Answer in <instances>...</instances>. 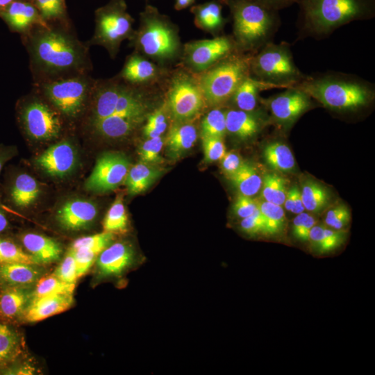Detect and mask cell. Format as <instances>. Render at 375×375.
Returning a JSON list of instances; mask_svg holds the SVG:
<instances>
[{"mask_svg":"<svg viewBox=\"0 0 375 375\" xmlns=\"http://www.w3.org/2000/svg\"><path fill=\"white\" fill-rule=\"evenodd\" d=\"M326 109L342 115L369 108L375 99V85L356 74L327 71L307 75L297 86Z\"/></svg>","mask_w":375,"mask_h":375,"instance_id":"obj_1","label":"cell"},{"mask_svg":"<svg viewBox=\"0 0 375 375\" xmlns=\"http://www.w3.org/2000/svg\"><path fill=\"white\" fill-rule=\"evenodd\" d=\"M29 32L31 62L42 75L54 80L85 69L87 49L74 36L50 25Z\"/></svg>","mask_w":375,"mask_h":375,"instance_id":"obj_2","label":"cell"},{"mask_svg":"<svg viewBox=\"0 0 375 375\" xmlns=\"http://www.w3.org/2000/svg\"><path fill=\"white\" fill-rule=\"evenodd\" d=\"M298 39L322 40L338 28L375 17V0H299Z\"/></svg>","mask_w":375,"mask_h":375,"instance_id":"obj_3","label":"cell"},{"mask_svg":"<svg viewBox=\"0 0 375 375\" xmlns=\"http://www.w3.org/2000/svg\"><path fill=\"white\" fill-rule=\"evenodd\" d=\"M233 20V38L237 50L255 53L272 42L281 20L279 12L253 0H228Z\"/></svg>","mask_w":375,"mask_h":375,"instance_id":"obj_4","label":"cell"},{"mask_svg":"<svg viewBox=\"0 0 375 375\" xmlns=\"http://www.w3.org/2000/svg\"><path fill=\"white\" fill-rule=\"evenodd\" d=\"M130 40L138 53L158 65L170 62L182 53L176 26L151 5L140 13L139 27Z\"/></svg>","mask_w":375,"mask_h":375,"instance_id":"obj_5","label":"cell"},{"mask_svg":"<svg viewBox=\"0 0 375 375\" xmlns=\"http://www.w3.org/2000/svg\"><path fill=\"white\" fill-rule=\"evenodd\" d=\"M253 54L236 51L201 73L198 81L208 106L220 108L228 103L237 88L250 76Z\"/></svg>","mask_w":375,"mask_h":375,"instance_id":"obj_6","label":"cell"},{"mask_svg":"<svg viewBox=\"0 0 375 375\" xmlns=\"http://www.w3.org/2000/svg\"><path fill=\"white\" fill-rule=\"evenodd\" d=\"M250 76L285 89L297 86L307 76L296 65L291 46L285 41L269 42L255 53L250 62Z\"/></svg>","mask_w":375,"mask_h":375,"instance_id":"obj_7","label":"cell"},{"mask_svg":"<svg viewBox=\"0 0 375 375\" xmlns=\"http://www.w3.org/2000/svg\"><path fill=\"white\" fill-rule=\"evenodd\" d=\"M95 31L91 44L102 46L115 58L122 42L131 39L134 19L124 0H110L95 12Z\"/></svg>","mask_w":375,"mask_h":375,"instance_id":"obj_8","label":"cell"},{"mask_svg":"<svg viewBox=\"0 0 375 375\" xmlns=\"http://www.w3.org/2000/svg\"><path fill=\"white\" fill-rule=\"evenodd\" d=\"M93 85L86 77L79 74L49 80L41 88L57 110L68 117H76L83 110Z\"/></svg>","mask_w":375,"mask_h":375,"instance_id":"obj_9","label":"cell"},{"mask_svg":"<svg viewBox=\"0 0 375 375\" xmlns=\"http://www.w3.org/2000/svg\"><path fill=\"white\" fill-rule=\"evenodd\" d=\"M205 102L198 79L185 72H178L173 76L167 92V108L176 122L194 117Z\"/></svg>","mask_w":375,"mask_h":375,"instance_id":"obj_10","label":"cell"},{"mask_svg":"<svg viewBox=\"0 0 375 375\" xmlns=\"http://www.w3.org/2000/svg\"><path fill=\"white\" fill-rule=\"evenodd\" d=\"M236 51L232 36H216L186 43L182 58L190 71L201 74Z\"/></svg>","mask_w":375,"mask_h":375,"instance_id":"obj_11","label":"cell"},{"mask_svg":"<svg viewBox=\"0 0 375 375\" xmlns=\"http://www.w3.org/2000/svg\"><path fill=\"white\" fill-rule=\"evenodd\" d=\"M315 101L308 93L297 87H291L260 103L269 110L271 119L283 127H290L303 113L313 108Z\"/></svg>","mask_w":375,"mask_h":375,"instance_id":"obj_12","label":"cell"},{"mask_svg":"<svg viewBox=\"0 0 375 375\" xmlns=\"http://www.w3.org/2000/svg\"><path fill=\"white\" fill-rule=\"evenodd\" d=\"M130 169L127 157L117 152H108L100 156L85 183L86 190L94 192H106L116 189L122 183Z\"/></svg>","mask_w":375,"mask_h":375,"instance_id":"obj_13","label":"cell"},{"mask_svg":"<svg viewBox=\"0 0 375 375\" xmlns=\"http://www.w3.org/2000/svg\"><path fill=\"white\" fill-rule=\"evenodd\" d=\"M20 120L26 134L35 140H49L61 130L58 114L44 102L33 99L21 108Z\"/></svg>","mask_w":375,"mask_h":375,"instance_id":"obj_14","label":"cell"},{"mask_svg":"<svg viewBox=\"0 0 375 375\" xmlns=\"http://www.w3.org/2000/svg\"><path fill=\"white\" fill-rule=\"evenodd\" d=\"M77 154L68 141L59 142L41 153L35 160L39 167L52 177L62 178L74 169Z\"/></svg>","mask_w":375,"mask_h":375,"instance_id":"obj_15","label":"cell"},{"mask_svg":"<svg viewBox=\"0 0 375 375\" xmlns=\"http://www.w3.org/2000/svg\"><path fill=\"white\" fill-rule=\"evenodd\" d=\"M134 258V251L130 244L115 242L98 255L96 272L100 278L119 276L132 265Z\"/></svg>","mask_w":375,"mask_h":375,"instance_id":"obj_16","label":"cell"},{"mask_svg":"<svg viewBox=\"0 0 375 375\" xmlns=\"http://www.w3.org/2000/svg\"><path fill=\"white\" fill-rule=\"evenodd\" d=\"M97 214V207L93 202L84 199H72L60 207L56 219L62 228L76 231L91 226Z\"/></svg>","mask_w":375,"mask_h":375,"instance_id":"obj_17","label":"cell"},{"mask_svg":"<svg viewBox=\"0 0 375 375\" xmlns=\"http://www.w3.org/2000/svg\"><path fill=\"white\" fill-rule=\"evenodd\" d=\"M0 17L12 30L19 33H28L37 26H49L32 1H14L0 10Z\"/></svg>","mask_w":375,"mask_h":375,"instance_id":"obj_18","label":"cell"},{"mask_svg":"<svg viewBox=\"0 0 375 375\" xmlns=\"http://www.w3.org/2000/svg\"><path fill=\"white\" fill-rule=\"evenodd\" d=\"M72 294L47 295L31 299L23 313L20 323H32L42 321L55 315L65 312L74 304Z\"/></svg>","mask_w":375,"mask_h":375,"instance_id":"obj_19","label":"cell"},{"mask_svg":"<svg viewBox=\"0 0 375 375\" xmlns=\"http://www.w3.org/2000/svg\"><path fill=\"white\" fill-rule=\"evenodd\" d=\"M164 69L158 64L136 52L127 58L119 76L131 85L142 86L159 80L165 74Z\"/></svg>","mask_w":375,"mask_h":375,"instance_id":"obj_20","label":"cell"},{"mask_svg":"<svg viewBox=\"0 0 375 375\" xmlns=\"http://www.w3.org/2000/svg\"><path fill=\"white\" fill-rule=\"evenodd\" d=\"M225 113L226 133L241 140L255 137L267 122L257 109L247 112L231 108L226 110Z\"/></svg>","mask_w":375,"mask_h":375,"instance_id":"obj_21","label":"cell"},{"mask_svg":"<svg viewBox=\"0 0 375 375\" xmlns=\"http://www.w3.org/2000/svg\"><path fill=\"white\" fill-rule=\"evenodd\" d=\"M42 265L22 262L0 263V288L33 289L44 275Z\"/></svg>","mask_w":375,"mask_h":375,"instance_id":"obj_22","label":"cell"},{"mask_svg":"<svg viewBox=\"0 0 375 375\" xmlns=\"http://www.w3.org/2000/svg\"><path fill=\"white\" fill-rule=\"evenodd\" d=\"M31 290L16 287L0 288V322L14 325L20 323L31 299Z\"/></svg>","mask_w":375,"mask_h":375,"instance_id":"obj_23","label":"cell"},{"mask_svg":"<svg viewBox=\"0 0 375 375\" xmlns=\"http://www.w3.org/2000/svg\"><path fill=\"white\" fill-rule=\"evenodd\" d=\"M19 239L26 252L40 265L55 262L61 258L62 247L53 238L39 233H26L22 234Z\"/></svg>","mask_w":375,"mask_h":375,"instance_id":"obj_24","label":"cell"},{"mask_svg":"<svg viewBox=\"0 0 375 375\" xmlns=\"http://www.w3.org/2000/svg\"><path fill=\"white\" fill-rule=\"evenodd\" d=\"M24 334L15 325L0 322V370L24 358Z\"/></svg>","mask_w":375,"mask_h":375,"instance_id":"obj_25","label":"cell"},{"mask_svg":"<svg viewBox=\"0 0 375 375\" xmlns=\"http://www.w3.org/2000/svg\"><path fill=\"white\" fill-rule=\"evenodd\" d=\"M222 4L216 0L191 6L196 26L214 35L224 28L227 19L222 15Z\"/></svg>","mask_w":375,"mask_h":375,"instance_id":"obj_26","label":"cell"},{"mask_svg":"<svg viewBox=\"0 0 375 375\" xmlns=\"http://www.w3.org/2000/svg\"><path fill=\"white\" fill-rule=\"evenodd\" d=\"M40 189L38 181L26 173L15 175L8 187V194L11 203L19 208L32 205L38 198Z\"/></svg>","mask_w":375,"mask_h":375,"instance_id":"obj_27","label":"cell"},{"mask_svg":"<svg viewBox=\"0 0 375 375\" xmlns=\"http://www.w3.org/2000/svg\"><path fill=\"white\" fill-rule=\"evenodd\" d=\"M274 88L276 87L249 76L237 88L228 102H231L235 109L251 112L257 109L260 103V92Z\"/></svg>","mask_w":375,"mask_h":375,"instance_id":"obj_28","label":"cell"},{"mask_svg":"<svg viewBox=\"0 0 375 375\" xmlns=\"http://www.w3.org/2000/svg\"><path fill=\"white\" fill-rule=\"evenodd\" d=\"M197 139L195 126L185 122H177L169 129L167 140L169 155L174 158L182 156L190 149Z\"/></svg>","mask_w":375,"mask_h":375,"instance_id":"obj_29","label":"cell"},{"mask_svg":"<svg viewBox=\"0 0 375 375\" xmlns=\"http://www.w3.org/2000/svg\"><path fill=\"white\" fill-rule=\"evenodd\" d=\"M146 119L120 117H108L90 123L98 135L110 139H119L129 135Z\"/></svg>","mask_w":375,"mask_h":375,"instance_id":"obj_30","label":"cell"},{"mask_svg":"<svg viewBox=\"0 0 375 375\" xmlns=\"http://www.w3.org/2000/svg\"><path fill=\"white\" fill-rule=\"evenodd\" d=\"M153 165L140 162L130 167L124 180L130 194L144 192L161 175L163 170Z\"/></svg>","mask_w":375,"mask_h":375,"instance_id":"obj_31","label":"cell"},{"mask_svg":"<svg viewBox=\"0 0 375 375\" xmlns=\"http://www.w3.org/2000/svg\"><path fill=\"white\" fill-rule=\"evenodd\" d=\"M344 240V230H335L324 224H316L309 233L308 242L312 251L324 254L338 248Z\"/></svg>","mask_w":375,"mask_h":375,"instance_id":"obj_32","label":"cell"},{"mask_svg":"<svg viewBox=\"0 0 375 375\" xmlns=\"http://www.w3.org/2000/svg\"><path fill=\"white\" fill-rule=\"evenodd\" d=\"M228 178L240 194L250 197L258 193L262 183V178L257 170L244 162Z\"/></svg>","mask_w":375,"mask_h":375,"instance_id":"obj_33","label":"cell"},{"mask_svg":"<svg viewBox=\"0 0 375 375\" xmlns=\"http://www.w3.org/2000/svg\"><path fill=\"white\" fill-rule=\"evenodd\" d=\"M263 156L269 166L276 171L290 172L295 166L294 158L290 149L279 141L266 144Z\"/></svg>","mask_w":375,"mask_h":375,"instance_id":"obj_34","label":"cell"},{"mask_svg":"<svg viewBox=\"0 0 375 375\" xmlns=\"http://www.w3.org/2000/svg\"><path fill=\"white\" fill-rule=\"evenodd\" d=\"M300 192L305 210L310 212H322L331 201L330 192L316 181H305Z\"/></svg>","mask_w":375,"mask_h":375,"instance_id":"obj_35","label":"cell"},{"mask_svg":"<svg viewBox=\"0 0 375 375\" xmlns=\"http://www.w3.org/2000/svg\"><path fill=\"white\" fill-rule=\"evenodd\" d=\"M258 209L264 219L267 235H276L283 231L286 218L282 206L262 200L258 201Z\"/></svg>","mask_w":375,"mask_h":375,"instance_id":"obj_36","label":"cell"},{"mask_svg":"<svg viewBox=\"0 0 375 375\" xmlns=\"http://www.w3.org/2000/svg\"><path fill=\"white\" fill-rule=\"evenodd\" d=\"M75 285L65 283L53 274L47 276L44 275L32 289L31 299L51 294H74Z\"/></svg>","mask_w":375,"mask_h":375,"instance_id":"obj_37","label":"cell"},{"mask_svg":"<svg viewBox=\"0 0 375 375\" xmlns=\"http://www.w3.org/2000/svg\"><path fill=\"white\" fill-rule=\"evenodd\" d=\"M285 180L276 174H268L262 178L261 196L264 201L282 206L287 194Z\"/></svg>","mask_w":375,"mask_h":375,"instance_id":"obj_38","label":"cell"},{"mask_svg":"<svg viewBox=\"0 0 375 375\" xmlns=\"http://www.w3.org/2000/svg\"><path fill=\"white\" fill-rule=\"evenodd\" d=\"M103 231L122 233L128 227V217L122 196L117 197L108 210L103 222Z\"/></svg>","mask_w":375,"mask_h":375,"instance_id":"obj_39","label":"cell"},{"mask_svg":"<svg viewBox=\"0 0 375 375\" xmlns=\"http://www.w3.org/2000/svg\"><path fill=\"white\" fill-rule=\"evenodd\" d=\"M226 110L214 108L204 117L201 124V138H224L226 133Z\"/></svg>","mask_w":375,"mask_h":375,"instance_id":"obj_40","label":"cell"},{"mask_svg":"<svg viewBox=\"0 0 375 375\" xmlns=\"http://www.w3.org/2000/svg\"><path fill=\"white\" fill-rule=\"evenodd\" d=\"M13 262L38 265L31 254L12 240L0 238V263Z\"/></svg>","mask_w":375,"mask_h":375,"instance_id":"obj_41","label":"cell"},{"mask_svg":"<svg viewBox=\"0 0 375 375\" xmlns=\"http://www.w3.org/2000/svg\"><path fill=\"white\" fill-rule=\"evenodd\" d=\"M113 233L103 231L100 233L79 238L74 241L71 249H86L99 255L104 249L112 244Z\"/></svg>","mask_w":375,"mask_h":375,"instance_id":"obj_42","label":"cell"},{"mask_svg":"<svg viewBox=\"0 0 375 375\" xmlns=\"http://www.w3.org/2000/svg\"><path fill=\"white\" fill-rule=\"evenodd\" d=\"M165 107L161 106L150 112L143 127V133L147 138L162 136L167 128V115Z\"/></svg>","mask_w":375,"mask_h":375,"instance_id":"obj_43","label":"cell"},{"mask_svg":"<svg viewBox=\"0 0 375 375\" xmlns=\"http://www.w3.org/2000/svg\"><path fill=\"white\" fill-rule=\"evenodd\" d=\"M42 19L48 22L64 20L66 17L65 0H32Z\"/></svg>","mask_w":375,"mask_h":375,"instance_id":"obj_44","label":"cell"},{"mask_svg":"<svg viewBox=\"0 0 375 375\" xmlns=\"http://www.w3.org/2000/svg\"><path fill=\"white\" fill-rule=\"evenodd\" d=\"M163 144L164 140L162 136L147 138L138 151L141 162L151 165L162 162L160 151Z\"/></svg>","mask_w":375,"mask_h":375,"instance_id":"obj_45","label":"cell"},{"mask_svg":"<svg viewBox=\"0 0 375 375\" xmlns=\"http://www.w3.org/2000/svg\"><path fill=\"white\" fill-rule=\"evenodd\" d=\"M53 274L65 283L76 284L78 277L74 253L71 249L66 253Z\"/></svg>","mask_w":375,"mask_h":375,"instance_id":"obj_46","label":"cell"},{"mask_svg":"<svg viewBox=\"0 0 375 375\" xmlns=\"http://www.w3.org/2000/svg\"><path fill=\"white\" fill-rule=\"evenodd\" d=\"M316 224L317 219L311 214L306 212L297 214L292 224L294 238L301 242H308L309 233Z\"/></svg>","mask_w":375,"mask_h":375,"instance_id":"obj_47","label":"cell"},{"mask_svg":"<svg viewBox=\"0 0 375 375\" xmlns=\"http://www.w3.org/2000/svg\"><path fill=\"white\" fill-rule=\"evenodd\" d=\"M350 220L349 209L345 205L340 204L327 211L324 224L335 230H344L349 224Z\"/></svg>","mask_w":375,"mask_h":375,"instance_id":"obj_48","label":"cell"},{"mask_svg":"<svg viewBox=\"0 0 375 375\" xmlns=\"http://www.w3.org/2000/svg\"><path fill=\"white\" fill-rule=\"evenodd\" d=\"M202 145L205 160L208 162L219 160L226 153L222 138H202Z\"/></svg>","mask_w":375,"mask_h":375,"instance_id":"obj_49","label":"cell"},{"mask_svg":"<svg viewBox=\"0 0 375 375\" xmlns=\"http://www.w3.org/2000/svg\"><path fill=\"white\" fill-rule=\"evenodd\" d=\"M240 228L244 233L251 236L267 235L264 219L258 208L251 215L242 219Z\"/></svg>","mask_w":375,"mask_h":375,"instance_id":"obj_50","label":"cell"},{"mask_svg":"<svg viewBox=\"0 0 375 375\" xmlns=\"http://www.w3.org/2000/svg\"><path fill=\"white\" fill-rule=\"evenodd\" d=\"M72 250L74 253L77 275L79 278L89 271L96 261L98 255L91 251L83 249Z\"/></svg>","mask_w":375,"mask_h":375,"instance_id":"obj_51","label":"cell"},{"mask_svg":"<svg viewBox=\"0 0 375 375\" xmlns=\"http://www.w3.org/2000/svg\"><path fill=\"white\" fill-rule=\"evenodd\" d=\"M258 208V200L240 194L238 196L233 205L235 215L241 219L251 215Z\"/></svg>","mask_w":375,"mask_h":375,"instance_id":"obj_52","label":"cell"},{"mask_svg":"<svg viewBox=\"0 0 375 375\" xmlns=\"http://www.w3.org/2000/svg\"><path fill=\"white\" fill-rule=\"evenodd\" d=\"M219 160L221 168L228 177L236 172L243 163L240 156L235 151L226 152Z\"/></svg>","mask_w":375,"mask_h":375,"instance_id":"obj_53","label":"cell"},{"mask_svg":"<svg viewBox=\"0 0 375 375\" xmlns=\"http://www.w3.org/2000/svg\"><path fill=\"white\" fill-rule=\"evenodd\" d=\"M35 368L30 362L22 361V359L0 370V374L28 375L35 374Z\"/></svg>","mask_w":375,"mask_h":375,"instance_id":"obj_54","label":"cell"},{"mask_svg":"<svg viewBox=\"0 0 375 375\" xmlns=\"http://www.w3.org/2000/svg\"><path fill=\"white\" fill-rule=\"evenodd\" d=\"M266 8L278 11L288 8L299 0H253Z\"/></svg>","mask_w":375,"mask_h":375,"instance_id":"obj_55","label":"cell"},{"mask_svg":"<svg viewBox=\"0 0 375 375\" xmlns=\"http://www.w3.org/2000/svg\"><path fill=\"white\" fill-rule=\"evenodd\" d=\"M293 189V203L291 212L294 214H299L302 212H304L305 208L303 206L301 192L298 189L297 186H292Z\"/></svg>","mask_w":375,"mask_h":375,"instance_id":"obj_56","label":"cell"},{"mask_svg":"<svg viewBox=\"0 0 375 375\" xmlns=\"http://www.w3.org/2000/svg\"><path fill=\"white\" fill-rule=\"evenodd\" d=\"M15 149L10 147H0V172L4 164L15 155Z\"/></svg>","mask_w":375,"mask_h":375,"instance_id":"obj_57","label":"cell"},{"mask_svg":"<svg viewBox=\"0 0 375 375\" xmlns=\"http://www.w3.org/2000/svg\"><path fill=\"white\" fill-rule=\"evenodd\" d=\"M9 228L8 219L0 206V234L6 232Z\"/></svg>","mask_w":375,"mask_h":375,"instance_id":"obj_58","label":"cell"},{"mask_svg":"<svg viewBox=\"0 0 375 375\" xmlns=\"http://www.w3.org/2000/svg\"><path fill=\"white\" fill-rule=\"evenodd\" d=\"M197 0H175L174 8L176 10L185 9L195 3Z\"/></svg>","mask_w":375,"mask_h":375,"instance_id":"obj_59","label":"cell"},{"mask_svg":"<svg viewBox=\"0 0 375 375\" xmlns=\"http://www.w3.org/2000/svg\"><path fill=\"white\" fill-rule=\"evenodd\" d=\"M16 1L21 0H0V10L7 7L8 5ZM32 1V0H28Z\"/></svg>","mask_w":375,"mask_h":375,"instance_id":"obj_60","label":"cell"},{"mask_svg":"<svg viewBox=\"0 0 375 375\" xmlns=\"http://www.w3.org/2000/svg\"><path fill=\"white\" fill-rule=\"evenodd\" d=\"M217 1L219 2L222 5H226L228 4V0H216Z\"/></svg>","mask_w":375,"mask_h":375,"instance_id":"obj_61","label":"cell"}]
</instances>
